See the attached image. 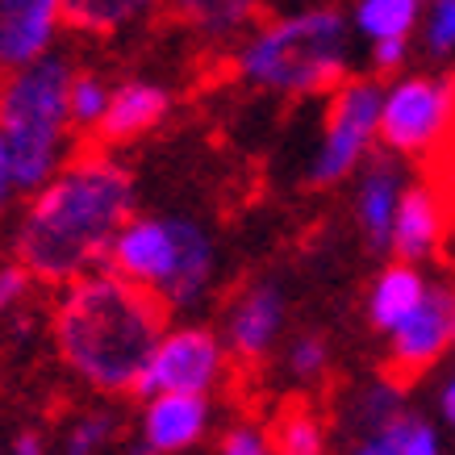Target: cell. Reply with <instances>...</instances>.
Segmentation results:
<instances>
[{
  "label": "cell",
  "mask_w": 455,
  "mask_h": 455,
  "mask_svg": "<svg viewBox=\"0 0 455 455\" xmlns=\"http://www.w3.org/2000/svg\"><path fill=\"white\" fill-rule=\"evenodd\" d=\"M410 51H414V38H380V42H368V68L372 76H397L405 71L410 63Z\"/></svg>",
  "instance_id": "obj_29"
},
{
  "label": "cell",
  "mask_w": 455,
  "mask_h": 455,
  "mask_svg": "<svg viewBox=\"0 0 455 455\" xmlns=\"http://www.w3.org/2000/svg\"><path fill=\"white\" fill-rule=\"evenodd\" d=\"M272 451L284 455H322L326 451V422L309 410H289L272 435Z\"/></svg>",
  "instance_id": "obj_25"
},
{
  "label": "cell",
  "mask_w": 455,
  "mask_h": 455,
  "mask_svg": "<svg viewBox=\"0 0 455 455\" xmlns=\"http://www.w3.org/2000/svg\"><path fill=\"white\" fill-rule=\"evenodd\" d=\"M167 309L151 289L97 267L68 280L51 314L55 351L80 385L100 397L139 393V376L167 331Z\"/></svg>",
  "instance_id": "obj_2"
},
{
  "label": "cell",
  "mask_w": 455,
  "mask_h": 455,
  "mask_svg": "<svg viewBox=\"0 0 455 455\" xmlns=\"http://www.w3.org/2000/svg\"><path fill=\"white\" fill-rule=\"evenodd\" d=\"M167 113H172V92L164 84L125 80L109 92V109H105V117L97 122L92 134L100 142H134L147 139L155 125H164Z\"/></svg>",
  "instance_id": "obj_15"
},
{
  "label": "cell",
  "mask_w": 455,
  "mask_h": 455,
  "mask_svg": "<svg viewBox=\"0 0 455 455\" xmlns=\"http://www.w3.org/2000/svg\"><path fill=\"white\" fill-rule=\"evenodd\" d=\"M284 331H289V297L280 284L272 280H259L251 284L247 292H238L230 301V314H226V351L238 363H263L280 343H284Z\"/></svg>",
  "instance_id": "obj_10"
},
{
  "label": "cell",
  "mask_w": 455,
  "mask_h": 455,
  "mask_svg": "<svg viewBox=\"0 0 455 455\" xmlns=\"http://www.w3.org/2000/svg\"><path fill=\"white\" fill-rule=\"evenodd\" d=\"M21 201V188H17L13 180V167H9V159H4V151H0V218L9 213V209Z\"/></svg>",
  "instance_id": "obj_30"
},
{
  "label": "cell",
  "mask_w": 455,
  "mask_h": 455,
  "mask_svg": "<svg viewBox=\"0 0 455 455\" xmlns=\"http://www.w3.org/2000/svg\"><path fill=\"white\" fill-rule=\"evenodd\" d=\"M410 188V159L393 155L388 147H372L368 159L355 167V226L372 251H388L393 218L401 196Z\"/></svg>",
  "instance_id": "obj_11"
},
{
  "label": "cell",
  "mask_w": 455,
  "mask_h": 455,
  "mask_svg": "<svg viewBox=\"0 0 455 455\" xmlns=\"http://www.w3.org/2000/svg\"><path fill=\"white\" fill-rule=\"evenodd\" d=\"M447 196H451V209H455V167H451V180H447Z\"/></svg>",
  "instance_id": "obj_33"
},
{
  "label": "cell",
  "mask_w": 455,
  "mask_h": 455,
  "mask_svg": "<svg viewBox=\"0 0 455 455\" xmlns=\"http://www.w3.org/2000/svg\"><path fill=\"white\" fill-rule=\"evenodd\" d=\"M226 363H230V351H226V339L218 331L167 326L147 359V368H142L134 397H151V393H205V397H213L218 385L226 380Z\"/></svg>",
  "instance_id": "obj_8"
},
{
  "label": "cell",
  "mask_w": 455,
  "mask_h": 455,
  "mask_svg": "<svg viewBox=\"0 0 455 455\" xmlns=\"http://www.w3.org/2000/svg\"><path fill=\"white\" fill-rule=\"evenodd\" d=\"M447 230H451V196H447V188L427 184V180H418V184L410 180V188H405L397 205V218H393L388 251L397 259L422 263L443 247Z\"/></svg>",
  "instance_id": "obj_13"
},
{
  "label": "cell",
  "mask_w": 455,
  "mask_h": 455,
  "mask_svg": "<svg viewBox=\"0 0 455 455\" xmlns=\"http://www.w3.org/2000/svg\"><path fill=\"white\" fill-rule=\"evenodd\" d=\"M213 427V401L205 393H151L142 397L139 439L151 455H180L201 447Z\"/></svg>",
  "instance_id": "obj_12"
},
{
  "label": "cell",
  "mask_w": 455,
  "mask_h": 455,
  "mask_svg": "<svg viewBox=\"0 0 455 455\" xmlns=\"http://www.w3.org/2000/svg\"><path fill=\"white\" fill-rule=\"evenodd\" d=\"M68 84L71 63L59 55H42L0 80V151L13 167L21 196L42 188L68 164Z\"/></svg>",
  "instance_id": "obj_5"
},
{
  "label": "cell",
  "mask_w": 455,
  "mask_h": 455,
  "mask_svg": "<svg viewBox=\"0 0 455 455\" xmlns=\"http://www.w3.org/2000/svg\"><path fill=\"white\" fill-rule=\"evenodd\" d=\"M351 451H359V455H439L443 435L418 410H401L380 430H372L368 439H359Z\"/></svg>",
  "instance_id": "obj_19"
},
{
  "label": "cell",
  "mask_w": 455,
  "mask_h": 455,
  "mask_svg": "<svg viewBox=\"0 0 455 455\" xmlns=\"http://www.w3.org/2000/svg\"><path fill=\"white\" fill-rule=\"evenodd\" d=\"M427 292H430V280L422 276V267L393 255V263H385L376 272L372 289H368V322H372V331L388 334L397 322H405L414 314Z\"/></svg>",
  "instance_id": "obj_16"
},
{
  "label": "cell",
  "mask_w": 455,
  "mask_h": 455,
  "mask_svg": "<svg viewBox=\"0 0 455 455\" xmlns=\"http://www.w3.org/2000/svg\"><path fill=\"white\" fill-rule=\"evenodd\" d=\"M218 451L221 455H267L272 451V435L263 427H255V422H235V427L221 430Z\"/></svg>",
  "instance_id": "obj_27"
},
{
  "label": "cell",
  "mask_w": 455,
  "mask_h": 455,
  "mask_svg": "<svg viewBox=\"0 0 455 455\" xmlns=\"http://www.w3.org/2000/svg\"><path fill=\"white\" fill-rule=\"evenodd\" d=\"M372 147H380V84L347 76L343 84L331 88L322 134L309 155V184L331 188L351 180Z\"/></svg>",
  "instance_id": "obj_7"
},
{
  "label": "cell",
  "mask_w": 455,
  "mask_h": 455,
  "mask_svg": "<svg viewBox=\"0 0 455 455\" xmlns=\"http://www.w3.org/2000/svg\"><path fill=\"white\" fill-rule=\"evenodd\" d=\"M455 139V76L397 71L380 88V147L410 164H430Z\"/></svg>",
  "instance_id": "obj_6"
},
{
  "label": "cell",
  "mask_w": 455,
  "mask_h": 455,
  "mask_svg": "<svg viewBox=\"0 0 455 455\" xmlns=\"http://www.w3.org/2000/svg\"><path fill=\"white\" fill-rule=\"evenodd\" d=\"M164 9V0H63V21L84 34H122Z\"/></svg>",
  "instance_id": "obj_21"
},
{
  "label": "cell",
  "mask_w": 455,
  "mask_h": 455,
  "mask_svg": "<svg viewBox=\"0 0 455 455\" xmlns=\"http://www.w3.org/2000/svg\"><path fill=\"white\" fill-rule=\"evenodd\" d=\"M451 309H455V292L430 284V292L422 297L414 314L385 334L388 372L397 380H414V376L430 372L451 351Z\"/></svg>",
  "instance_id": "obj_9"
},
{
  "label": "cell",
  "mask_w": 455,
  "mask_h": 455,
  "mask_svg": "<svg viewBox=\"0 0 455 455\" xmlns=\"http://www.w3.org/2000/svg\"><path fill=\"white\" fill-rule=\"evenodd\" d=\"M134 213V176L109 151L68 159L26 201L17 221L13 255L29 267L38 284L97 272L109 259V247L125 218Z\"/></svg>",
  "instance_id": "obj_1"
},
{
  "label": "cell",
  "mask_w": 455,
  "mask_h": 455,
  "mask_svg": "<svg viewBox=\"0 0 455 455\" xmlns=\"http://www.w3.org/2000/svg\"><path fill=\"white\" fill-rule=\"evenodd\" d=\"M117 439V418L113 414H84L80 422H71L68 439H63V451L68 455H92L113 447Z\"/></svg>",
  "instance_id": "obj_26"
},
{
  "label": "cell",
  "mask_w": 455,
  "mask_h": 455,
  "mask_svg": "<svg viewBox=\"0 0 455 455\" xmlns=\"http://www.w3.org/2000/svg\"><path fill=\"white\" fill-rule=\"evenodd\" d=\"M109 84L100 71H71L68 84V113H71V130H97V122L109 109Z\"/></svg>",
  "instance_id": "obj_23"
},
{
  "label": "cell",
  "mask_w": 455,
  "mask_h": 455,
  "mask_svg": "<svg viewBox=\"0 0 455 455\" xmlns=\"http://www.w3.org/2000/svg\"><path fill=\"white\" fill-rule=\"evenodd\" d=\"M355 29L334 0H309L301 9L259 17L235 42V80L263 97H331L334 84L351 76Z\"/></svg>",
  "instance_id": "obj_3"
},
{
  "label": "cell",
  "mask_w": 455,
  "mask_h": 455,
  "mask_svg": "<svg viewBox=\"0 0 455 455\" xmlns=\"http://www.w3.org/2000/svg\"><path fill=\"white\" fill-rule=\"evenodd\" d=\"M46 447H42V435L38 430H21L13 439V455H42Z\"/></svg>",
  "instance_id": "obj_32"
},
{
  "label": "cell",
  "mask_w": 455,
  "mask_h": 455,
  "mask_svg": "<svg viewBox=\"0 0 455 455\" xmlns=\"http://www.w3.org/2000/svg\"><path fill=\"white\" fill-rule=\"evenodd\" d=\"M405 380H397V376H376V380H363V385L347 397L343 405V435L347 443L355 447L359 439H368L372 430H380L388 422V418H397L401 410H410L405 405Z\"/></svg>",
  "instance_id": "obj_18"
},
{
  "label": "cell",
  "mask_w": 455,
  "mask_h": 455,
  "mask_svg": "<svg viewBox=\"0 0 455 455\" xmlns=\"http://www.w3.org/2000/svg\"><path fill=\"white\" fill-rule=\"evenodd\" d=\"M184 29L205 42H238L263 17L267 0H164Z\"/></svg>",
  "instance_id": "obj_17"
},
{
  "label": "cell",
  "mask_w": 455,
  "mask_h": 455,
  "mask_svg": "<svg viewBox=\"0 0 455 455\" xmlns=\"http://www.w3.org/2000/svg\"><path fill=\"white\" fill-rule=\"evenodd\" d=\"M63 26V0H0V68L13 71L51 55Z\"/></svg>",
  "instance_id": "obj_14"
},
{
  "label": "cell",
  "mask_w": 455,
  "mask_h": 455,
  "mask_svg": "<svg viewBox=\"0 0 455 455\" xmlns=\"http://www.w3.org/2000/svg\"><path fill=\"white\" fill-rule=\"evenodd\" d=\"M451 347H455V309H451Z\"/></svg>",
  "instance_id": "obj_34"
},
{
  "label": "cell",
  "mask_w": 455,
  "mask_h": 455,
  "mask_svg": "<svg viewBox=\"0 0 455 455\" xmlns=\"http://www.w3.org/2000/svg\"><path fill=\"white\" fill-rule=\"evenodd\" d=\"M284 372L297 385H317L322 376L331 372V343L314 331L292 334L289 343H284Z\"/></svg>",
  "instance_id": "obj_24"
},
{
  "label": "cell",
  "mask_w": 455,
  "mask_h": 455,
  "mask_svg": "<svg viewBox=\"0 0 455 455\" xmlns=\"http://www.w3.org/2000/svg\"><path fill=\"white\" fill-rule=\"evenodd\" d=\"M414 42L430 63H455V0H427L422 4Z\"/></svg>",
  "instance_id": "obj_22"
},
{
  "label": "cell",
  "mask_w": 455,
  "mask_h": 455,
  "mask_svg": "<svg viewBox=\"0 0 455 455\" xmlns=\"http://www.w3.org/2000/svg\"><path fill=\"white\" fill-rule=\"evenodd\" d=\"M439 418L447 430H455V368L447 372V380H443V388H439Z\"/></svg>",
  "instance_id": "obj_31"
},
{
  "label": "cell",
  "mask_w": 455,
  "mask_h": 455,
  "mask_svg": "<svg viewBox=\"0 0 455 455\" xmlns=\"http://www.w3.org/2000/svg\"><path fill=\"white\" fill-rule=\"evenodd\" d=\"M29 284H38V280L29 276V267L17 259V255L9 263H0V317L13 314V309H21V305H26Z\"/></svg>",
  "instance_id": "obj_28"
},
{
  "label": "cell",
  "mask_w": 455,
  "mask_h": 455,
  "mask_svg": "<svg viewBox=\"0 0 455 455\" xmlns=\"http://www.w3.org/2000/svg\"><path fill=\"white\" fill-rule=\"evenodd\" d=\"M105 267L151 289L172 314H188L201 309L218 284V247L193 218L130 213L113 238Z\"/></svg>",
  "instance_id": "obj_4"
},
{
  "label": "cell",
  "mask_w": 455,
  "mask_h": 455,
  "mask_svg": "<svg viewBox=\"0 0 455 455\" xmlns=\"http://www.w3.org/2000/svg\"><path fill=\"white\" fill-rule=\"evenodd\" d=\"M427 0H351V29L363 42L380 38H414Z\"/></svg>",
  "instance_id": "obj_20"
}]
</instances>
